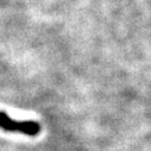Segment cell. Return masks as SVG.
<instances>
[{"mask_svg":"<svg viewBox=\"0 0 151 151\" xmlns=\"http://www.w3.org/2000/svg\"><path fill=\"white\" fill-rule=\"evenodd\" d=\"M0 127L7 132H18L35 137L41 132V124L33 120L18 122L12 119L7 113L0 112Z\"/></svg>","mask_w":151,"mask_h":151,"instance_id":"obj_1","label":"cell"}]
</instances>
